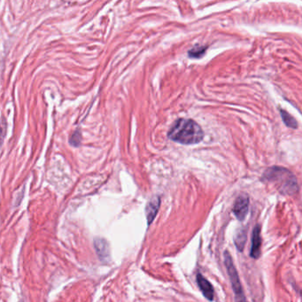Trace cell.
Wrapping results in <instances>:
<instances>
[{
    "label": "cell",
    "instance_id": "obj_13",
    "mask_svg": "<svg viewBox=\"0 0 302 302\" xmlns=\"http://www.w3.org/2000/svg\"><path fill=\"white\" fill-rule=\"evenodd\" d=\"M5 133H6V123L5 120L0 119V147L5 139Z\"/></svg>",
    "mask_w": 302,
    "mask_h": 302
},
{
    "label": "cell",
    "instance_id": "obj_5",
    "mask_svg": "<svg viewBox=\"0 0 302 302\" xmlns=\"http://www.w3.org/2000/svg\"><path fill=\"white\" fill-rule=\"evenodd\" d=\"M261 228L256 225L252 234V245L250 249V256L254 259H258L261 255Z\"/></svg>",
    "mask_w": 302,
    "mask_h": 302
},
{
    "label": "cell",
    "instance_id": "obj_1",
    "mask_svg": "<svg viewBox=\"0 0 302 302\" xmlns=\"http://www.w3.org/2000/svg\"><path fill=\"white\" fill-rule=\"evenodd\" d=\"M168 137L183 144L199 143L204 138V132L198 123L191 119H179L169 129Z\"/></svg>",
    "mask_w": 302,
    "mask_h": 302
},
{
    "label": "cell",
    "instance_id": "obj_12",
    "mask_svg": "<svg viewBox=\"0 0 302 302\" xmlns=\"http://www.w3.org/2000/svg\"><path fill=\"white\" fill-rule=\"evenodd\" d=\"M81 140H82V134H81V132H80L79 130H76V131L70 136V138H69V142H70L72 145H74V146L80 145Z\"/></svg>",
    "mask_w": 302,
    "mask_h": 302
},
{
    "label": "cell",
    "instance_id": "obj_6",
    "mask_svg": "<svg viewBox=\"0 0 302 302\" xmlns=\"http://www.w3.org/2000/svg\"><path fill=\"white\" fill-rule=\"evenodd\" d=\"M197 283L198 286L200 287V290L203 293L204 297L208 300L209 302H212L214 300V295H215V291L214 288L212 286V285L210 284V282L203 277L201 274L197 275Z\"/></svg>",
    "mask_w": 302,
    "mask_h": 302
},
{
    "label": "cell",
    "instance_id": "obj_10",
    "mask_svg": "<svg viewBox=\"0 0 302 302\" xmlns=\"http://www.w3.org/2000/svg\"><path fill=\"white\" fill-rule=\"evenodd\" d=\"M280 114H281L283 122L286 123V125L290 127V128H296L298 127V123L296 120L292 117L290 113H287L285 110H280Z\"/></svg>",
    "mask_w": 302,
    "mask_h": 302
},
{
    "label": "cell",
    "instance_id": "obj_11",
    "mask_svg": "<svg viewBox=\"0 0 302 302\" xmlns=\"http://www.w3.org/2000/svg\"><path fill=\"white\" fill-rule=\"evenodd\" d=\"M207 47H202V46H197L194 48H192L191 51L188 52V55L190 58H200L202 55H204L206 51H207Z\"/></svg>",
    "mask_w": 302,
    "mask_h": 302
},
{
    "label": "cell",
    "instance_id": "obj_3",
    "mask_svg": "<svg viewBox=\"0 0 302 302\" xmlns=\"http://www.w3.org/2000/svg\"><path fill=\"white\" fill-rule=\"evenodd\" d=\"M224 263H225L226 269L228 271V275L231 279L232 289L235 293L236 301L237 302H246V297L244 295V292L242 289L238 274V271H237L235 266H234V263L232 261L231 254L227 251L224 253Z\"/></svg>",
    "mask_w": 302,
    "mask_h": 302
},
{
    "label": "cell",
    "instance_id": "obj_9",
    "mask_svg": "<svg viewBox=\"0 0 302 302\" xmlns=\"http://www.w3.org/2000/svg\"><path fill=\"white\" fill-rule=\"evenodd\" d=\"M96 249H97L98 255L100 256L102 259L108 258V246L107 242L102 239H98L95 243Z\"/></svg>",
    "mask_w": 302,
    "mask_h": 302
},
{
    "label": "cell",
    "instance_id": "obj_8",
    "mask_svg": "<svg viewBox=\"0 0 302 302\" xmlns=\"http://www.w3.org/2000/svg\"><path fill=\"white\" fill-rule=\"evenodd\" d=\"M234 240H235L237 248L240 252L243 251L246 241V231H244V230H240V231H238L237 234H236Z\"/></svg>",
    "mask_w": 302,
    "mask_h": 302
},
{
    "label": "cell",
    "instance_id": "obj_4",
    "mask_svg": "<svg viewBox=\"0 0 302 302\" xmlns=\"http://www.w3.org/2000/svg\"><path fill=\"white\" fill-rule=\"evenodd\" d=\"M249 209V198L247 195H240L236 200L233 206V214L237 219L244 221Z\"/></svg>",
    "mask_w": 302,
    "mask_h": 302
},
{
    "label": "cell",
    "instance_id": "obj_7",
    "mask_svg": "<svg viewBox=\"0 0 302 302\" xmlns=\"http://www.w3.org/2000/svg\"><path fill=\"white\" fill-rule=\"evenodd\" d=\"M159 205H160V200L159 197H155L153 200H150L146 206L145 213H146L148 225H150L153 223V221L155 219V216L159 211Z\"/></svg>",
    "mask_w": 302,
    "mask_h": 302
},
{
    "label": "cell",
    "instance_id": "obj_2",
    "mask_svg": "<svg viewBox=\"0 0 302 302\" xmlns=\"http://www.w3.org/2000/svg\"><path fill=\"white\" fill-rule=\"evenodd\" d=\"M262 180L273 183L283 194L292 195L297 192V180L288 169L272 167L265 171L262 175Z\"/></svg>",
    "mask_w": 302,
    "mask_h": 302
}]
</instances>
